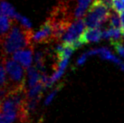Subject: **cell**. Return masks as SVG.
Masks as SVG:
<instances>
[{"mask_svg": "<svg viewBox=\"0 0 124 123\" xmlns=\"http://www.w3.org/2000/svg\"><path fill=\"white\" fill-rule=\"evenodd\" d=\"M33 35V31L24 29L15 21L10 32L0 40V55L9 57L16 52L34 45Z\"/></svg>", "mask_w": 124, "mask_h": 123, "instance_id": "cell-1", "label": "cell"}, {"mask_svg": "<svg viewBox=\"0 0 124 123\" xmlns=\"http://www.w3.org/2000/svg\"><path fill=\"white\" fill-rule=\"evenodd\" d=\"M3 63L7 72L9 91L20 87H25L26 74L24 73V67L10 57L3 56Z\"/></svg>", "mask_w": 124, "mask_h": 123, "instance_id": "cell-2", "label": "cell"}, {"mask_svg": "<svg viewBox=\"0 0 124 123\" xmlns=\"http://www.w3.org/2000/svg\"><path fill=\"white\" fill-rule=\"evenodd\" d=\"M110 9L100 0H94L91 6L88 14L84 17L87 28H99L101 24L109 20Z\"/></svg>", "mask_w": 124, "mask_h": 123, "instance_id": "cell-3", "label": "cell"}, {"mask_svg": "<svg viewBox=\"0 0 124 123\" xmlns=\"http://www.w3.org/2000/svg\"><path fill=\"white\" fill-rule=\"evenodd\" d=\"M85 26H86L85 22L83 19H76L72 21L62 35L61 39L62 44L72 45L75 49L81 47L83 45L80 42V38L83 32L85 31Z\"/></svg>", "mask_w": 124, "mask_h": 123, "instance_id": "cell-4", "label": "cell"}, {"mask_svg": "<svg viewBox=\"0 0 124 123\" xmlns=\"http://www.w3.org/2000/svg\"><path fill=\"white\" fill-rule=\"evenodd\" d=\"M54 41V27L51 20L47 18L39 30L33 35V42L37 44H48Z\"/></svg>", "mask_w": 124, "mask_h": 123, "instance_id": "cell-5", "label": "cell"}, {"mask_svg": "<svg viewBox=\"0 0 124 123\" xmlns=\"http://www.w3.org/2000/svg\"><path fill=\"white\" fill-rule=\"evenodd\" d=\"M33 56H34V45L16 52L14 54L12 55V58L16 62H17L21 66H23L24 68H26L27 70L28 68L32 67Z\"/></svg>", "mask_w": 124, "mask_h": 123, "instance_id": "cell-6", "label": "cell"}, {"mask_svg": "<svg viewBox=\"0 0 124 123\" xmlns=\"http://www.w3.org/2000/svg\"><path fill=\"white\" fill-rule=\"evenodd\" d=\"M94 0H75V4L71 11L72 20L81 19L85 15V13L89 11L91 6L93 5Z\"/></svg>", "mask_w": 124, "mask_h": 123, "instance_id": "cell-7", "label": "cell"}, {"mask_svg": "<svg viewBox=\"0 0 124 123\" xmlns=\"http://www.w3.org/2000/svg\"><path fill=\"white\" fill-rule=\"evenodd\" d=\"M102 38V32L99 28H87L80 38L82 45L88 43H96Z\"/></svg>", "mask_w": 124, "mask_h": 123, "instance_id": "cell-8", "label": "cell"}, {"mask_svg": "<svg viewBox=\"0 0 124 123\" xmlns=\"http://www.w3.org/2000/svg\"><path fill=\"white\" fill-rule=\"evenodd\" d=\"M15 21L6 15L0 8V40H2L9 32Z\"/></svg>", "mask_w": 124, "mask_h": 123, "instance_id": "cell-9", "label": "cell"}, {"mask_svg": "<svg viewBox=\"0 0 124 123\" xmlns=\"http://www.w3.org/2000/svg\"><path fill=\"white\" fill-rule=\"evenodd\" d=\"M26 80H27V90L35 87L41 82V73L35 68V66H32L26 70Z\"/></svg>", "mask_w": 124, "mask_h": 123, "instance_id": "cell-10", "label": "cell"}, {"mask_svg": "<svg viewBox=\"0 0 124 123\" xmlns=\"http://www.w3.org/2000/svg\"><path fill=\"white\" fill-rule=\"evenodd\" d=\"M45 51L38 50L35 53V66L41 74L45 73Z\"/></svg>", "mask_w": 124, "mask_h": 123, "instance_id": "cell-11", "label": "cell"}, {"mask_svg": "<svg viewBox=\"0 0 124 123\" xmlns=\"http://www.w3.org/2000/svg\"><path fill=\"white\" fill-rule=\"evenodd\" d=\"M122 33L120 29H115V28L110 27L109 29H106L102 32V38L105 39H110L111 43L112 42H118L119 39H121Z\"/></svg>", "mask_w": 124, "mask_h": 123, "instance_id": "cell-12", "label": "cell"}, {"mask_svg": "<svg viewBox=\"0 0 124 123\" xmlns=\"http://www.w3.org/2000/svg\"><path fill=\"white\" fill-rule=\"evenodd\" d=\"M0 8H1V10L3 11V13L6 15H7L12 20H16L17 12L15 10V8L11 6L10 4L4 1V0H0Z\"/></svg>", "mask_w": 124, "mask_h": 123, "instance_id": "cell-13", "label": "cell"}, {"mask_svg": "<svg viewBox=\"0 0 124 123\" xmlns=\"http://www.w3.org/2000/svg\"><path fill=\"white\" fill-rule=\"evenodd\" d=\"M5 88H8V83H7L6 69L3 63V56L0 55V89H5Z\"/></svg>", "mask_w": 124, "mask_h": 123, "instance_id": "cell-14", "label": "cell"}, {"mask_svg": "<svg viewBox=\"0 0 124 123\" xmlns=\"http://www.w3.org/2000/svg\"><path fill=\"white\" fill-rule=\"evenodd\" d=\"M109 22H110V25L111 28L121 30V15H119L118 13H116V12H111L110 15V17H109Z\"/></svg>", "mask_w": 124, "mask_h": 123, "instance_id": "cell-15", "label": "cell"}, {"mask_svg": "<svg viewBox=\"0 0 124 123\" xmlns=\"http://www.w3.org/2000/svg\"><path fill=\"white\" fill-rule=\"evenodd\" d=\"M17 120V114L0 111V123H14Z\"/></svg>", "mask_w": 124, "mask_h": 123, "instance_id": "cell-16", "label": "cell"}, {"mask_svg": "<svg viewBox=\"0 0 124 123\" xmlns=\"http://www.w3.org/2000/svg\"><path fill=\"white\" fill-rule=\"evenodd\" d=\"M15 21H16L17 24H20L22 27H24V29H26V30H32V23L30 22V20H29L28 18L24 17V15H22L17 13Z\"/></svg>", "mask_w": 124, "mask_h": 123, "instance_id": "cell-17", "label": "cell"}, {"mask_svg": "<svg viewBox=\"0 0 124 123\" xmlns=\"http://www.w3.org/2000/svg\"><path fill=\"white\" fill-rule=\"evenodd\" d=\"M62 83H61V84H59V85L57 86L54 90H53L52 92L49 93L48 96L46 97V99H45V106H46V105H49L50 103L52 102V100H54V98L55 97V95L58 93V92L62 89Z\"/></svg>", "mask_w": 124, "mask_h": 123, "instance_id": "cell-18", "label": "cell"}, {"mask_svg": "<svg viewBox=\"0 0 124 123\" xmlns=\"http://www.w3.org/2000/svg\"><path fill=\"white\" fill-rule=\"evenodd\" d=\"M112 9L118 14H121L124 12V0H113L112 2Z\"/></svg>", "mask_w": 124, "mask_h": 123, "instance_id": "cell-19", "label": "cell"}, {"mask_svg": "<svg viewBox=\"0 0 124 123\" xmlns=\"http://www.w3.org/2000/svg\"><path fill=\"white\" fill-rule=\"evenodd\" d=\"M113 45L115 50L117 51V53L120 55H121L122 57L124 58V45H122L121 42H112L111 43Z\"/></svg>", "mask_w": 124, "mask_h": 123, "instance_id": "cell-20", "label": "cell"}, {"mask_svg": "<svg viewBox=\"0 0 124 123\" xmlns=\"http://www.w3.org/2000/svg\"><path fill=\"white\" fill-rule=\"evenodd\" d=\"M90 56L89 54H88V53H84V54H83L81 55V57H79V59L77 60V62H76V65H78V66H81V65H83L85 62L87 61V59L89 58Z\"/></svg>", "mask_w": 124, "mask_h": 123, "instance_id": "cell-21", "label": "cell"}, {"mask_svg": "<svg viewBox=\"0 0 124 123\" xmlns=\"http://www.w3.org/2000/svg\"><path fill=\"white\" fill-rule=\"evenodd\" d=\"M100 1H101L109 9L112 8V2H113V0H100Z\"/></svg>", "mask_w": 124, "mask_h": 123, "instance_id": "cell-22", "label": "cell"}, {"mask_svg": "<svg viewBox=\"0 0 124 123\" xmlns=\"http://www.w3.org/2000/svg\"><path fill=\"white\" fill-rule=\"evenodd\" d=\"M121 33H122V36L124 37V12L121 14Z\"/></svg>", "mask_w": 124, "mask_h": 123, "instance_id": "cell-23", "label": "cell"}, {"mask_svg": "<svg viewBox=\"0 0 124 123\" xmlns=\"http://www.w3.org/2000/svg\"><path fill=\"white\" fill-rule=\"evenodd\" d=\"M0 102H1V101H0Z\"/></svg>", "mask_w": 124, "mask_h": 123, "instance_id": "cell-24", "label": "cell"}]
</instances>
